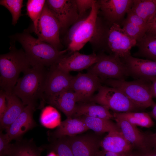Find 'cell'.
Wrapping results in <instances>:
<instances>
[{"label":"cell","instance_id":"obj_6","mask_svg":"<svg viewBox=\"0 0 156 156\" xmlns=\"http://www.w3.org/2000/svg\"><path fill=\"white\" fill-rule=\"evenodd\" d=\"M102 83L121 90L141 110L153 107L155 104L153 100L150 81L138 79L128 81L109 79L102 81Z\"/></svg>","mask_w":156,"mask_h":156},{"label":"cell","instance_id":"obj_4","mask_svg":"<svg viewBox=\"0 0 156 156\" xmlns=\"http://www.w3.org/2000/svg\"><path fill=\"white\" fill-rule=\"evenodd\" d=\"M31 67L24 50L13 46L10 51L0 56V86L6 93H12L21 72Z\"/></svg>","mask_w":156,"mask_h":156},{"label":"cell","instance_id":"obj_30","mask_svg":"<svg viewBox=\"0 0 156 156\" xmlns=\"http://www.w3.org/2000/svg\"><path fill=\"white\" fill-rule=\"evenodd\" d=\"M46 0H28L26 4L27 15L33 22L34 31L36 29L38 20Z\"/></svg>","mask_w":156,"mask_h":156},{"label":"cell","instance_id":"obj_36","mask_svg":"<svg viewBox=\"0 0 156 156\" xmlns=\"http://www.w3.org/2000/svg\"><path fill=\"white\" fill-rule=\"evenodd\" d=\"M127 14V19L148 31L149 28V25L140 17L133 13L131 10V9Z\"/></svg>","mask_w":156,"mask_h":156},{"label":"cell","instance_id":"obj_10","mask_svg":"<svg viewBox=\"0 0 156 156\" xmlns=\"http://www.w3.org/2000/svg\"><path fill=\"white\" fill-rule=\"evenodd\" d=\"M46 3L59 23L60 31L66 30L79 20L75 0H47Z\"/></svg>","mask_w":156,"mask_h":156},{"label":"cell","instance_id":"obj_2","mask_svg":"<svg viewBox=\"0 0 156 156\" xmlns=\"http://www.w3.org/2000/svg\"><path fill=\"white\" fill-rule=\"evenodd\" d=\"M46 67L36 65L25 70L18 79L12 93L25 105L35 107L37 100L43 102L44 89L48 70Z\"/></svg>","mask_w":156,"mask_h":156},{"label":"cell","instance_id":"obj_3","mask_svg":"<svg viewBox=\"0 0 156 156\" xmlns=\"http://www.w3.org/2000/svg\"><path fill=\"white\" fill-rule=\"evenodd\" d=\"M110 25L105 33L98 23L90 42L94 47L105 44L110 55L122 60L131 55L130 50L136 45L137 41L129 37L117 23Z\"/></svg>","mask_w":156,"mask_h":156},{"label":"cell","instance_id":"obj_17","mask_svg":"<svg viewBox=\"0 0 156 156\" xmlns=\"http://www.w3.org/2000/svg\"><path fill=\"white\" fill-rule=\"evenodd\" d=\"M133 0L97 1L99 10L110 24L117 23L131 8Z\"/></svg>","mask_w":156,"mask_h":156},{"label":"cell","instance_id":"obj_31","mask_svg":"<svg viewBox=\"0 0 156 156\" xmlns=\"http://www.w3.org/2000/svg\"><path fill=\"white\" fill-rule=\"evenodd\" d=\"M23 0H1V5L6 8L11 13L12 24L15 25L20 17L22 16L21 9L23 6Z\"/></svg>","mask_w":156,"mask_h":156},{"label":"cell","instance_id":"obj_8","mask_svg":"<svg viewBox=\"0 0 156 156\" xmlns=\"http://www.w3.org/2000/svg\"><path fill=\"white\" fill-rule=\"evenodd\" d=\"M99 55L97 62L88 68V72L96 76L101 81L109 79L125 80L129 76L127 65L120 58L102 53Z\"/></svg>","mask_w":156,"mask_h":156},{"label":"cell","instance_id":"obj_22","mask_svg":"<svg viewBox=\"0 0 156 156\" xmlns=\"http://www.w3.org/2000/svg\"><path fill=\"white\" fill-rule=\"evenodd\" d=\"M109 109L104 106L89 102L76 104L72 118L82 116L97 118L108 120L114 118Z\"/></svg>","mask_w":156,"mask_h":156},{"label":"cell","instance_id":"obj_9","mask_svg":"<svg viewBox=\"0 0 156 156\" xmlns=\"http://www.w3.org/2000/svg\"><path fill=\"white\" fill-rule=\"evenodd\" d=\"M60 31L59 23L46 2L34 32L38 39L61 50L62 45L60 37Z\"/></svg>","mask_w":156,"mask_h":156},{"label":"cell","instance_id":"obj_13","mask_svg":"<svg viewBox=\"0 0 156 156\" xmlns=\"http://www.w3.org/2000/svg\"><path fill=\"white\" fill-rule=\"evenodd\" d=\"M114 118L125 138L132 145L134 151L141 152L152 149L150 142V133L141 131L136 126L124 119Z\"/></svg>","mask_w":156,"mask_h":156},{"label":"cell","instance_id":"obj_7","mask_svg":"<svg viewBox=\"0 0 156 156\" xmlns=\"http://www.w3.org/2000/svg\"><path fill=\"white\" fill-rule=\"evenodd\" d=\"M98 90L97 94L93 95L89 102L104 106L114 112H138L141 110L117 88L101 86Z\"/></svg>","mask_w":156,"mask_h":156},{"label":"cell","instance_id":"obj_43","mask_svg":"<svg viewBox=\"0 0 156 156\" xmlns=\"http://www.w3.org/2000/svg\"><path fill=\"white\" fill-rule=\"evenodd\" d=\"M148 113L151 117L153 118L156 121V103L153 107L152 111Z\"/></svg>","mask_w":156,"mask_h":156},{"label":"cell","instance_id":"obj_29","mask_svg":"<svg viewBox=\"0 0 156 156\" xmlns=\"http://www.w3.org/2000/svg\"><path fill=\"white\" fill-rule=\"evenodd\" d=\"M60 115L54 107L52 106H47L43 109L41 112L40 120L45 127L53 128L60 124Z\"/></svg>","mask_w":156,"mask_h":156},{"label":"cell","instance_id":"obj_41","mask_svg":"<svg viewBox=\"0 0 156 156\" xmlns=\"http://www.w3.org/2000/svg\"><path fill=\"white\" fill-rule=\"evenodd\" d=\"M150 138L152 148L156 150V131L154 133H150Z\"/></svg>","mask_w":156,"mask_h":156},{"label":"cell","instance_id":"obj_45","mask_svg":"<svg viewBox=\"0 0 156 156\" xmlns=\"http://www.w3.org/2000/svg\"><path fill=\"white\" fill-rule=\"evenodd\" d=\"M47 156H58L57 155L54 151H51Z\"/></svg>","mask_w":156,"mask_h":156},{"label":"cell","instance_id":"obj_28","mask_svg":"<svg viewBox=\"0 0 156 156\" xmlns=\"http://www.w3.org/2000/svg\"><path fill=\"white\" fill-rule=\"evenodd\" d=\"M79 117L83 120L89 129H91L98 133H109L114 130H120L116 123L110 120L86 116Z\"/></svg>","mask_w":156,"mask_h":156},{"label":"cell","instance_id":"obj_21","mask_svg":"<svg viewBox=\"0 0 156 156\" xmlns=\"http://www.w3.org/2000/svg\"><path fill=\"white\" fill-rule=\"evenodd\" d=\"M6 94L7 107L4 114L0 119L1 131L7 129L19 116L26 106L12 93Z\"/></svg>","mask_w":156,"mask_h":156},{"label":"cell","instance_id":"obj_25","mask_svg":"<svg viewBox=\"0 0 156 156\" xmlns=\"http://www.w3.org/2000/svg\"><path fill=\"white\" fill-rule=\"evenodd\" d=\"M44 148L37 146L31 140H21L12 144L7 156H40Z\"/></svg>","mask_w":156,"mask_h":156},{"label":"cell","instance_id":"obj_27","mask_svg":"<svg viewBox=\"0 0 156 156\" xmlns=\"http://www.w3.org/2000/svg\"><path fill=\"white\" fill-rule=\"evenodd\" d=\"M115 117L122 118L135 126L149 128L153 127L154 122L148 113L130 112L123 113L114 112Z\"/></svg>","mask_w":156,"mask_h":156},{"label":"cell","instance_id":"obj_23","mask_svg":"<svg viewBox=\"0 0 156 156\" xmlns=\"http://www.w3.org/2000/svg\"><path fill=\"white\" fill-rule=\"evenodd\" d=\"M88 129L80 117L67 118L61 122L56 129L51 134L53 137L57 138L66 136H73Z\"/></svg>","mask_w":156,"mask_h":156},{"label":"cell","instance_id":"obj_20","mask_svg":"<svg viewBox=\"0 0 156 156\" xmlns=\"http://www.w3.org/2000/svg\"><path fill=\"white\" fill-rule=\"evenodd\" d=\"M44 102L57 108L67 118H70L72 117L77 100L75 93L70 89L47 97Z\"/></svg>","mask_w":156,"mask_h":156},{"label":"cell","instance_id":"obj_44","mask_svg":"<svg viewBox=\"0 0 156 156\" xmlns=\"http://www.w3.org/2000/svg\"><path fill=\"white\" fill-rule=\"evenodd\" d=\"M129 156H139L138 153L137 152L133 151L131 153Z\"/></svg>","mask_w":156,"mask_h":156},{"label":"cell","instance_id":"obj_34","mask_svg":"<svg viewBox=\"0 0 156 156\" xmlns=\"http://www.w3.org/2000/svg\"><path fill=\"white\" fill-rule=\"evenodd\" d=\"M75 0L79 16V19L82 18L87 11L92 8L93 4L96 1L95 0Z\"/></svg>","mask_w":156,"mask_h":156},{"label":"cell","instance_id":"obj_33","mask_svg":"<svg viewBox=\"0 0 156 156\" xmlns=\"http://www.w3.org/2000/svg\"><path fill=\"white\" fill-rule=\"evenodd\" d=\"M50 148L58 156H74L67 139L65 136L59 138Z\"/></svg>","mask_w":156,"mask_h":156},{"label":"cell","instance_id":"obj_1","mask_svg":"<svg viewBox=\"0 0 156 156\" xmlns=\"http://www.w3.org/2000/svg\"><path fill=\"white\" fill-rule=\"evenodd\" d=\"M13 37L22 45L31 66L39 65L50 67L57 64L68 51L66 49H57L35 38L27 31L16 34Z\"/></svg>","mask_w":156,"mask_h":156},{"label":"cell","instance_id":"obj_38","mask_svg":"<svg viewBox=\"0 0 156 156\" xmlns=\"http://www.w3.org/2000/svg\"><path fill=\"white\" fill-rule=\"evenodd\" d=\"M130 154L117 153L102 150L98 151L95 156H129Z\"/></svg>","mask_w":156,"mask_h":156},{"label":"cell","instance_id":"obj_37","mask_svg":"<svg viewBox=\"0 0 156 156\" xmlns=\"http://www.w3.org/2000/svg\"><path fill=\"white\" fill-rule=\"evenodd\" d=\"M7 107L6 94L3 90L0 91V119L4 114Z\"/></svg>","mask_w":156,"mask_h":156},{"label":"cell","instance_id":"obj_24","mask_svg":"<svg viewBox=\"0 0 156 156\" xmlns=\"http://www.w3.org/2000/svg\"><path fill=\"white\" fill-rule=\"evenodd\" d=\"M131 10L150 26L156 13V0H133Z\"/></svg>","mask_w":156,"mask_h":156},{"label":"cell","instance_id":"obj_40","mask_svg":"<svg viewBox=\"0 0 156 156\" xmlns=\"http://www.w3.org/2000/svg\"><path fill=\"white\" fill-rule=\"evenodd\" d=\"M137 152L139 156H156V150L153 149L143 152Z\"/></svg>","mask_w":156,"mask_h":156},{"label":"cell","instance_id":"obj_42","mask_svg":"<svg viewBox=\"0 0 156 156\" xmlns=\"http://www.w3.org/2000/svg\"><path fill=\"white\" fill-rule=\"evenodd\" d=\"M151 82V90L153 97L156 98V77L150 80Z\"/></svg>","mask_w":156,"mask_h":156},{"label":"cell","instance_id":"obj_15","mask_svg":"<svg viewBox=\"0 0 156 156\" xmlns=\"http://www.w3.org/2000/svg\"><path fill=\"white\" fill-rule=\"evenodd\" d=\"M35 108L33 106H26L19 116L5 130L10 142L13 140H21L23 135L36 126L33 118Z\"/></svg>","mask_w":156,"mask_h":156},{"label":"cell","instance_id":"obj_19","mask_svg":"<svg viewBox=\"0 0 156 156\" xmlns=\"http://www.w3.org/2000/svg\"><path fill=\"white\" fill-rule=\"evenodd\" d=\"M100 146L104 150L119 154H129L134 151L132 145L120 130L112 131L101 141Z\"/></svg>","mask_w":156,"mask_h":156},{"label":"cell","instance_id":"obj_35","mask_svg":"<svg viewBox=\"0 0 156 156\" xmlns=\"http://www.w3.org/2000/svg\"><path fill=\"white\" fill-rule=\"evenodd\" d=\"M6 134H3L2 131L0 134V156H7L9 154L12 147V144Z\"/></svg>","mask_w":156,"mask_h":156},{"label":"cell","instance_id":"obj_18","mask_svg":"<svg viewBox=\"0 0 156 156\" xmlns=\"http://www.w3.org/2000/svg\"><path fill=\"white\" fill-rule=\"evenodd\" d=\"M74 156H95L101 141L92 136H69L67 138Z\"/></svg>","mask_w":156,"mask_h":156},{"label":"cell","instance_id":"obj_14","mask_svg":"<svg viewBox=\"0 0 156 156\" xmlns=\"http://www.w3.org/2000/svg\"><path fill=\"white\" fill-rule=\"evenodd\" d=\"M99 57V54L94 53L85 54L77 51L66 55L57 64L60 68L67 72L80 71L88 68L96 63Z\"/></svg>","mask_w":156,"mask_h":156},{"label":"cell","instance_id":"obj_32","mask_svg":"<svg viewBox=\"0 0 156 156\" xmlns=\"http://www.w3.org/2000/svg\"><path fill=\"white\" fill-rule=\"evenodd\" d=\"M122 28L131 38L136 41L142 38L147 30L129 21L126 18L122 23Z\"/></svg>","mask_w":156,"mask_h":156},{"label":"cell","instance_id":"obj_16","mask_svg":"<svg viewBox=\"0 0 156 156\" xmlns=\"http://www.w3.org/2000/svg\"><path fill=\"white\" fill-rule=\"evenodd\" d=\"M127 65L129 76L136 79L149 80L156 77V62L130 55L122 60Z\"/></svg>","mask_w":156,"mask_h":156},{"label":"cell","instance_id":"obj_12","mask_svg":"<svg viewBox=\"0 0 156 156\" xmlns=\"http://www.w3.org/2000/svg\"><path fill=\"white\" fill-rule=\"evenodd\" d=\"M101 80L90 73H79L74 76L71 86L76 95L77 103L90 102L94 92L101 86Z\"/></svg>","mask_w":156,"mask_h":156},{"label":"cell","instance_id":"obj_5","mask_svg":"<svg viewBox=\"0 0 156 156\" xmlns=\"http://www.w3.org/2000/svg\"><path fill=\"white\" fill-rule=\"evenodd\" d=\"M99 11L96 0L89 14L79 19L70 27L65 38L68 51L72 53L78 51L90 41L96 31Z\"/></svg>","mask_w":156,"mask_h":156},{"label":"cell","instance_id":"obj_26","mask_svg":"<svg viewBox=\"0 0 156 156\" xmlns=\"http://www.w3.org/2000/svg\"><path fill=\"white\" fill-rule=\"evenodd\" d=\"M138 48L134 55L145 57L156 62V36L146 34L137 41L136 45Z\"/></svg>","mask_w":156,"mask_h":156},{"label":"cell","instance_id":"obj_11","mask_svg":"<svg viewBox=\"0 0 156 156\" xmlns=\"http://www.w3.org/2000/svg\"><path fill=\"white\" fill-rule=\"evenodd\" d=\"M44 85L43 101L45 98L71 89L73 76L58 67L57 64L49 67Z\"/></svg>","mask_w":156,"mask_h":156},{"label":"cell","instance_id":"obj_39","mask_svg":"<svg viewBox=\"0 0 156 156\" xmlns=\"http://www.w3.org/2000/svg\"><path fill=\"white\" fill-rule=\"evenodd\" d=\"M146 34L156 36V13Z\"/></svg>","mask_w":156,"mask_h":156}]
</instances>
